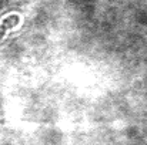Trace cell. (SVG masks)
Wrapping results in <instances>:
<instances>
[{"instance_id":"obj_1","label":"cell","mask_w":147,"mask_h":145,"mask_svg":"<svg viewBox=\"0 0 147 145\" xmlns=\"http://www.w3.org/2000/svg\"><path fill=\"white\" fill-rule=\"evenodd\" d=\"M19 21H20V17H19L17 14L7 16V17L0 23V40L4 37L6 31H7V30H10V29H13L14 26H17V24H19Z\"/></svg>"}]
</instances>
